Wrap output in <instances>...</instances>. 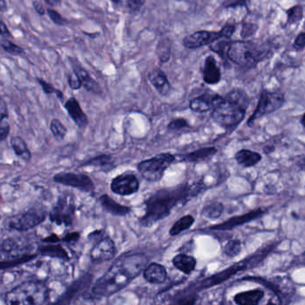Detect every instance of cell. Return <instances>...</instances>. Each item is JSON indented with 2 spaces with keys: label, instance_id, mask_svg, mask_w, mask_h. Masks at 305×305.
I'll list each match as a JSON object with an SVG mask.
<instances>
[{
  "label": "cell",
  "instance_id": "6da1fadb",
  "mask_svg": "<svg viewBox=\"0 0 305 305\" xmlns=\"http://www.w3.org/2000/svg\"><path fill=\"white\" fill-rule=\"evenodd\" d=\"M147 264L148 259L144 254L122 255L94 284L91 294L97 298L112 296L140 276Z\"/></svg>",
  "mask_w": 305,
  "mask_h": 305
},
{
  "label": "cell",
  "instance_id": "7a4b0ae2",
  "mask_svg": "<svg viewBox=\"0 0 305 305\" xmlns=\"http://www.w3.org/2000/svg\"><path fill=\"white\" fill-rule=\"evenodd\" d=\"M204 191L201 183L193 185L182 184L172 188H162L151 195L145 202L146 210L140 219V225L145 228L155 225L171 214L177 205L187 203Z\"/></svg>",
  "mask_w": 305,
  "mask_h": 305
},
{
  "label": "cell",
  "instance_id": "3957f363",
  "mask_svg": "<svg viewBox=\"0 0 305 305\" xmlns=\"http://www.w3.org/2000/svg\"><path fill=\"white\" fill-rule=\"evenodd\" d=\"M49 295L41 281H26L14 287L5 296L6 305H45Z\"/></svg>",
  "mask_w": 305,
  "mask_h": 305
},
{
  "label": "cell",
  "instance_id": "277c9868",
  "mask_svg": "<svg viewBox=\"0 0 305 305\" xmlns=\"http://www.w3.org/2000/svg\"><path fill=\"white\" fill-rule=\"evenodd\" d=\"M276 247V244H269L265 247L260 249L258 252H256L254 255H250L247 258L244 259L243 261L237 262L233 265L230 266L229 268L223 269V271L215 273L212 276H208L207 279L203 280L201 283L199 284L198 287L201 289H208L211 287H215L218 285L225 282L230 278L237 275L241 271H244L245 269H250L253 267L258 265L259 263L264 260L267 257V255L269 253L274 250Z\"/></svg>",
  "mask_w": 305,
  "mask_h": 305
},
{
  "label": "cell",
  "instance_id": "5b68a950",
  "mask_svg": "<svg viewBox=\"0 0 305 305\" xmlns=\"http://www.w3.org/2000/svg\"><path fill=\"white\" fill-rule=\"evenodd\" d=\"M269 50L252 41H231L227 50V58L244 68H251L262 61Z\"/></svg>",
  "mask_w": 305,
  "mask_h": 305
},
{
  "label": "cell",
  "instance_id": "8992f818",
  "mask_svg": "<svg viewBox=\"0 0 305 305\" xmlns=\"http://www.w3.org/2000/svg\"><path fill=\"white\" fill-rule=\"evenodd\" d=\"M246 108L231 100L228 97L217 95L212 112L214 122L225 128L238 125L244 119Z\"/></svg>",
  "mask_w": 305,
  "mask_h": 305
},
{
  "label": "cell",
  "instance_id": "52a82bcc",
  "mask_svg": "<svg viewBox=\"0 0 305 305\" xmlns=\"http://www.w3.org/2000/svg\"><path fill=\"white\" fill-rule=\"evenodd\" d=\"M174 162L175 156L173 154L162 153L140 162L137 164V170L145 180L156 182L162 179L166 170Z\"/></svg>",
  "mask_w": 305,
  "mask_h": 305
},
{
  "label": "cell",
  "instance_id": "ba28073f",
  "mask_svg": "<svg viewBox=\"0 0 305 305\" xmlns=\"http://www.w3.org/2000/svg\"><path fill=\"white\" fill-rule=\"evenodd\" d=\"M285 103V97L280 92H270L263 90L258 101L255 111L248 120V126H253L255 121L280 109Z\"/></svg>",
  "mask_w": 305,
  "mask_h": 305
},
{
  "label": "cell",
  "instance_id": "9c48e42d",
  "mask_svg": "<svg viewBox=\"0 0 305 305\" xmlns=\"http://www.w3.org/2000/svg\"><path fill=\"white\" fill-rule=\"evenodd\" d=\"M75 211L73 198L70 196H62L49 212V219L58 226H71L75 217Z\"/></svg>",
  "mask_w": 305,
  "mask_h": 305
},
{
  "label": "cell",
  "instance_id": "30bf717a",
  "mask_svg": "<svg viewBox=\"0 0 305 305\" xmlns=\"http://www.w3.org/2000/svg\"><path fill=\"white\" fill-rule=\"evenodd\" d=\"M47 216V212L45 209L34 207L24 213L12 218L8 223V226L11 230L24 232L39 226L46 219Z\"/></svg>",
  "mask_w": 305,
  "mask_h": 305
},
{
  "label": "cell",
  "instance_id": "8fae6325",
  "mask_svg": "<svg viewBox=\"0 0 305 305\" xmlns=\"http://www.w3.org/2000/svg\"><path fill=\"white\" fill-rule=\"evenodd\" d=\"M56 183L67 187H74L85 193H91L95 190L93 180L90 177L82 173H60L53 178Z\"/></svg>",
  "mask_w": 305,
  "mask_h": 305
},
{
  "label": "cell",
  "instance_id": "7c38bea8",
  "mask_svg": "<svg viewBox=\"0 0 305 305\" xmlns=\"http://www.w3.org/2000/svg\"><path fill=\"white\" fill-rule=\"evenodd\" d=\"M221 39H225L221 30L218 32L203 30L185 37L182 40V44L188 49H198L202 47L210 46Z\"/></svg>",
  "mask_w": 305,
  "mask_h": 305
},
{
  "label": "cell",
  "instance_id": "4fadbf2b",
  "mask_svg": "<svg viewBox=\"0 0 305 305\" xmlns=\"http://www.w3.org/2000/svg\"><path fill=\"white\" fill-rule=\"evenodd\" d=\"M93 276L91 274H86L80 276L78 280L72 282L67 289L58 298V300L53 301L48 305H71L76 298L79 297L82 292L90 287Z\"/></svg>",
  "mask_w": 305,
  "mask_h": 305
},
{
  "label": "cell",
  "instance_id": "5bb4252c",
  "mask_svg": "<svg viewBox=\"0 0 305 305\" xmlns=\"http://www.w3.org/2000/svg\"><path fill=\"white\" fill-rule=\"evenodd\" d=\"M140 181L133 173H122L112 180L111 190L120 196H131L140 189Z\"/></svg>",
  "mask_w": 305,
  "mask_h": 305
},
{
  "label": "cell",
  "instance_id": "9a60e30c",
  "mask_svg": "<svg viewBox=\"0 0 305 305\" xmlns=\"http://www.w3.org/2000/svg\"><path fill=\"white\" fill-rule=\"evenodd\" d=\"M116 254L115 242L110 237H104L98 241L90 251V260L94 263L109 262Z\"/></svg>",
  "mask_w": 305,
  "mask_h": 305
},
{
  "label": "cell",
  "instance_id": "2e32d148",
  "mask_svg": "<svg viewBox=\"0 0 305 305\" xmlns=\"http://www.w3.org/2000/svg\"><path fill=\"white\" fill-rule=\"evenodd\" d=\"M264 209H256L255 211L243 214V215L235 216L233 218H230L226 221L219 223L218 225H213L210 228L212 230H233L234 228L244 225L245 223L252 221L254 219H257L264 214Z\"/></svg>",
  "mask_w": 305,
  "mask_h": 305
},
{
  "label": "cell",
  "instance_id": "e0dca14e",
  "mask_svg": "<svg viewBox=\"0 0 305 305\" xmlns=\"http://www.w3.org/2000/svg\"><path fill=\"white\" fill-rule=\"evenodd\" d=\"M143 276L148 283L160 285L165 282L168 274L164 266L157 262H152L144 269Z\"/></svg>",
  "mask_w": 305,
  "mask_h": 305
},
{
  "label": "cell",
  "instance_id": "ac0fdd59",
  "mask_svg": "<svg viewBox=\"0 0 305 305\" xmlns=\"http://www.w3.org/2000/svg\"><path fill=\"white\" fill-rule=\"evenodd\" d=\"M203 73V79L206 84L209 85H214L220 81L221 79V72L219 70V66L217 65L215 58L212 56H208L205 58L202 69Z\"/></svg>",
  "mask_w": 305,
  "mask_h": 305
},
{
  "label": "cell",
  "instance_id": "d6986e66",
  "mask_svg": "<svg viewBox=\"0 0 305 305\" xmlns=\"http://www.w3.org/2000/svg\"><path fill=\"white\" fill-rule=\"evenodd\" d=\"M65 108L68 113L69 116L79 128H85L88 125L89 120L86 114L83 112L79 101L77 100L75 97L69 98L68 100L65 102Z\"/></svg>",
  "mask_w": 305,
  "mask_h": 305
},
{
  "label": "cell",
  "instance_id": "ffe728a7",
  "mask_svg": "<svg viewBox=\"0 0 305 305\" xmlns=\"http://www.w3.org/2000/svg\"><path fill=\"white\" fill-rule=\"evenodd\" d=\"M148 79L151 84L155 87V90L158 91L159 94H161L164 97L169 95L172 90V86L165 72L162 71L161 69L156 68L152 70L148 73Z\"/></svg>",
  "mask_w": 305,
  "mask_h": 305
},
{
  "label": "cell",
  "instance_id": "44dd1931",
  "mask_svg": "<svg viewBox=\"0 0 305 305\" xmlns=\"http://www.w3.org/2000/svg\"><path fill=\"white\" fill-rule=\"evenodd\" d=\"M72 68L73 72H75L78 75L83 88H85V90L93 92V93H101V88L98 83L90 76V73L87 72L85 69L83 68L82 66L79 65V63L72 60Z\"/></svg>",
  "mask_w": 305,
  "mask_h": 305
},
{
  "label": "cell",
  "instance_id": "7402d4cb",
  "mask_svg": "<svg viewBox=\"0 0 305 305\" xmlns=\"http://www.w3.org/2000/svg\"><path fill=\"white\" fill-rule=\"evenodd\" d=\"M99 202L104 211L109 212L112 215L126 216L131 211L130 207L119 204L108 195H102L99 198Z\"/></svg>",
  "mask_w": 305,
  "mask_h": 305
},
{
  "label": "cell",
  "instance_id": "603a6c76",
  "mask_svg": "<svg viewBox=\"0 0 305 305\" xmlns=\"http://www.w3.org/2000/svg\"><path fill=\"white\" fill-rule=\"evenodd\" d=\"M264 297L262 289H252L244 291L234 296V301L237 305H259Z\"/></svg>",
  "mask_w": 305,
  "mask_h": 305
},
{
  "label": "cell",
  "instance_id": "cb8c5ba5",
  "mask_svg": "<svg viewBox=\"0 0 305 305\" xmlns=\"http://www.w3.org/2000/svg\"><path fill=\"white\" fill-rule=\"evenodd\" d=\"M173 264L180 272L190 275L197 267V259L186 253H180L173 257Z\"/></svg>",
  "mask_w": 305,
  "mask_h": 305
},
{
  "label": "cell",
  "instance_id": "d4e9b609",
  "mask_svg": "<svg viewBox=\"0 0 305 305\" xmlns=\"http://www.w3.org/2000/svg\"><path fill=\"white\" fill-rule=\"evenodd\" d=\"M216 97L217 95H210V94H205L200 97H195L190 101L189 107L192 111L196 113H199V114L207 113L212 110L215 103Z\"/></svg>",
  "mask_w": 305,
  "mask_h": 305
},
{
  "label": "cell",
  "instance_id": "484cf974",
  "mask_svg": "<svg viewBox=\"0 0 305 305\" xmlns=\"http://www.w3.org/2000/svg\"><path fill=\"white\" fill-rule=\"evenodd\" d=\"M217 149L215 147H204L198 150L193 151L191 153L180 156L181 161L188 162H200L206 161L208 159L212 158L213 155H216Z\"/></svg>",
  "mask_w": 305,
  "mask_h": 305
},
{
  "label": "cell",
  "instance_id": "4316f807",
  "mask_svg": "<svg viewBox=\"0 0 305 305\" xmlns=\"http://www.w3.org/2000/svg\"><path fill=\"white\" fill-rule=\"evenodd\" d=\"M235 159L239 165L243 166L244 168H249L256 165L262 160V156L254 151L242 149L236 154Z\"/></svg>",
  "mask_w": 305,
  "mask_h": 305
},
{
  "label": "cell",
  "instance_id": "83f0119b",
  "mask_svg": "<svg viewBox=\"0 0 305 305\" xmlns=\"http://www.w3.org/2000/svg\"><path fill=\"white\" fill-rule=\"evenodd\" d=\"M41 255L53 258L61 259L65 261H68V253L62 245L58 244H47L40 248Z\"/></svg>",
  "mask_w": 305,
  "mask_h": 305
},
{
  "label": "cell",
  "instance_id": "f1b7e54d",
  "mask_svg": "<svg viewBox=\"0 0 305 305\" xmlns=\"http://www.w3.org/2000/svg\"><path fill=\"white\" fill-rule=\"evenodd\" d=\"M11 147L15 151V155L23 159L24 161H30L32 158V153L28 148L25 141L21 136H13L11 138Z\"/></svg>",
  "mask_w": 305,
  "mask_h": 305
},
{
  "label": "cell",
  "instance_id": "f546056e",
  "mask_svg": "<svg viewBox=\"0 0 305 305\" xmlns=\"http://www.w3.org/2000/svg\"><path fill=\"white\" fill-rule=\"evenodd\" d=\"M172 48H173V41L170 38H164L159 40L155 52L159 61L162 64L169 61L172 56Z\"/></svg>",
  "mask_w": 305,
  "mask_h": 305
},
{
  "label": "cell",
  "instance_id": "4dcf8cb0",
  "mask_svg": "<svg viewBox=\"0 0 305 305\" xmlns=\"http://www.w3.org/2000/svg\"><path fill=\"white\" fill-rule=\"evenodd\" d=\"M195 223V218L190 214H187L178 219L176 223L173 224L170 230V235L172 237H175L184 232L185 230H189L193 226Z\"/></svg>",
  "mask_w": 305,
  "mask_h": 305
},
{
  "label": "cell",
  "instance_id": "1f68e13d",
  "mask_svg": "<svg viewBox=\"0 0 305 305\" xmlns=\"http://www.w3.org/2000/svg\"><path fill=\"white\" fill-rule=\"evenodd\" d=\"M224 211V206L219 202H213L202 209V215L209 219H219Z\"/></svg>",
  "mask_w": 305,
  "mask_h": 305
},
{
  "label": "cell",
  "instance_id": "d6a6232c",
  "mask_svg": "<svg viewBox=\"0 0 305 305\" xmlns=\"http://www.w3.org/2000/svg\"><path fill=\"white\" fill-rule=\"evenodd\" d=\"M83 166H92V167H100L110 168L113 166V158L110 155H99L89 159L82 163Z\"/></svg>",
  "mask_w": 305,
  "mask_h": 305
},
{
  "label": "cell",
  "instance_id": "836d02e7",
  "mask_svg": "<svg viewBox=\"0 0 305 305\" xmlns=\"http://www.w3.org/2000/svg\"><path fill=\"white\" fill-rule=\"evenodd\" d=\"M287 16L289 24H296L303 18V8L300 5H295L287 10Z\"/></svg>",
  "mask_w": 305,
  "mask_h": 305
},
{
  "label": "cell",
  "instance_id": "e575fe53",
  "mask_svg": "<svg viewBox=\"0 0 305 305\" xmlns=\"http://www.w3.org/2000/svg\"><path fill=\"white\" fill-rule=\"evenodd\" d=\"M34 257H35V255H22L21 257H18V258L5 260V261L0 262V269H9V268H12V267L20 265V264H22V263L29 262L31 260H33Z\"/></svg>",
  "mask_w": 305,
  "mask_h": 305
},
{
  "label": "cell",
  "instance_id": "d590c367",
  "mask_svg": "<svg viewBox=\"0 0 305 305\" xmlns=\"http://www.w3.org/2000/svg\"><path fill=\"white\" fill-rule=\"evenodd\" d=\"M242 251V243L238 239H231L224 246V254L228 257L234 258L240 254Z\"/></svg>",
  "mask_w": 305,
  "mask_h": 305
},
{
  "label": "cell",
  "instance_id": "8d00e7d4",
  "mask_svg": "<svg viewBox=\"0 0 305 305\" xmlns=\"http://www.w3.org/2000/svg\"><path fill=\"white\" fill-rule=\"evenodd\" d=\"M197 301H198V294L193 291L173 299V301L169 305H196Z\"/></svg>",
  "mask_w": 305,
  "mask_h": 305
},
{
  "label": "cell",
  "instance_id": "74e56055",
  "mask_svg": "<svg viewBox=\"0 0 305 305\" xmlns=\"http://www.w3.org/2000/svg\"><path fill=\"white\" fill-rule=\"evenodd\" d=\"M50 130L53 136L58 140H64L67 134L66 127L58 119H53L51 121Z\"/></svg>",
  "mask_w": 305,
  "mask_h": 305
},
{
  "label": "cell",
  "instance_id": "f35d334b",
  "mask_svg": "<svg viewBox=\"0 0 305 305\" xmlns=\"http://www.w3.org/2000/svg\"><path fill=\"white\" fill-rule=\"evenodd\" d=\"M145 3H146V0H126L127 8L129 13L132 15H135L140 12Z\"/></svg>",
  "mask_w": 305,
  "mask_h": 305
},
{
  "label": "cell",
  "instance_id": "ab89813d",
  "mask_svg": "<svg viewBox=\"0 0 305 305\" xmlns=\"http://www.w3.org/2000/svg\"><path fill=\"white\" fill-rule=\"evenodd\" d=\"M188 127H189V123L186 119L183 118L174 119L168 124V129L173 130V131L180 130V129L188 128Z\"/></svg>",
  "mask_w": 305,
  "mask_h": 305
},
{
  "label": "cell",
  "instance_id": "60d3db41",
  "mask_svg": "<svg viewBox=\"0 0 305 305\" xmlns=\"http://www.w3.org/2000/svg\"><path fill=\"white\" fill-rule=\"evenodd\" d=\"M1 47L4 48L5 51H7L8 53L13 54H21L24 52L22 47H19L15 44L12 43L8 40H5L1 43Z\"/></svg>",
  "mask_w": 305,
  "mask_h": 305
},
{
  "label": "cell",
  "instance_id": "b9f144b4",
  "mask_svg": "<svg viewBox=\"0 0 305 305\" xmlns=\"http://www.w3.org/2000/svg\"><path fill=\"white\" fill-rule=\"evenodd\" d=\"M47 14L51 20L58 25L65 26L68 23V20H66L64 16H62L58 11H56L54 9H48Z\"/></svg>",
  "mask_w": 305,
  "mask_h": 305
},
{
  "label": "cell",
  "instance_id": "7bdbcfd3",
  "mask_svg": "<svg viewBox=\"0 0 305 305\" xmlns=\"http://www.w3.org/2000/svg\"><path fill=\"white\" fill-rule=\"evenodd\" d=\"M68 84L70 88L73 90H79L82 87L80 79H79V77H78V75L74 72L69 74Z\"/></svg>",
  "mask_w": 305,
  "mask_h": 305
},
{
  "label": "cell",
  "instance_id": "ee69618b",
  "mask_svg": "<svg viewBox=\"0 0 305 305\" xmlns=\"http://www.w3.org/2000/svg\"><path fill=\"white\" fill-rule=\"evenodd\" d=\"M38 81H39L40 86L42 88L44 93L47 94V95L57 93L58 90H57L51 83L47 82V81H46V80L43 79H38Z\"/></svg>",
  "mask_w": 305,
  "mask_h": 305
},
{
  "label": "cell",
  "instance_id": "f6af8a7d",
  "mask_svg": "<svg viewBox=\"0 0 305 305\" xmlns=\"http://www.w3.org/2000/svg\"><path fill=\"white\" fill-rule=\"evenodd\" d=\"M293 47L294 49H302L305 47V32L301 33L300 34H298L297 37L295 38L294 40V44H293Z\"/></svg>",
  "mask_w": 305,
  "mask_h": 305
},
{
  "label": "cell",
  "instance_id": "bcb514c9",
  "mask_svg": "<svg viewBox=\"0 0 305 305\" xmlns=\"http://www.w3.org/2000/svg\"><path fill=\"white\" fill-rule=\"evenodd\" d=\"M221 32H223L225 39H230L236 32V25L231 24V23H228L221 28Z\"/></svg>",
  "mask_w": 305,
  "mask_h": 305
},
{
  "label": "cell",
  "instance_id": "7dc6e473",
  "mask_svg": "<svg viewBox=\"0 0 305 305\" xmlns=\"http://www.w3.org/2000/svg\"><path fill=\"white\" fill-rule=\"evenodd\" d=\"M8 105L6 104L4 99L0 96V123L4 121L5 119L8 118Z\"/></svg>",
  "mask_w": 305,
  "mask_h": 305
},
{
  "label": "cell",
  "instance_id": "c3c4849f",
  "mask_svg": "<svg viewBox=\"0 0 305 305\" xmlns=\"http://www.w3.org/2000/svg\"><path fill=\"white\" fill-rule=\"evenodd\" d=\"M10 133V127L8 123L5 125H0V142H3L7 140Z\"/></svg>",
  "mask_w": 305,
  "mask_h": 305
},
{
  "label": "cell",
  "instance_id": "681fc988",
  "mask_svg": "<svg viewBox=\"0 0 305 305\" xmlns=\"http://www.w3.org/2000/svg\"><path fill=\"white\" fill-rule=\"evenodd\" d=\"M79 234L78 232H73V233L67 234L64 238L63 241H65L66 243H72L75 241L79 240Z\"/></svg>",
  "mask_w": 305,
  "mask_h": 305
},
{
  "label": "cell",
  "instance_id": "f907efd6",
  "mask_svg": "<svg viewBox=\"0 0 305 305\" xmlns=\"http://www.w3.org/2000/svg\"><path fill=\"white\" fill-rule=\"evenodd\" d=\"M44 243H47V244H57L58 242L60 241V238L57 236V235H54V234H52L50 235L49 237H47L46 238H44L43 240Z\"/></svg>",
  "mask_w": 305,
  "mask_h": 305
},
{
  "label": "cell",
  "instance_id": "816d5d0a",
  "mask_svg": "<svg viewBox=\"0 0 305 305\" xmlns=\"http://www.w3.org/2000/svg\"><path fill=\"white\" fill-rule=\"evenodd\" d=\"M0 34L4 35V36L10 35V32L8 31V27H7V25L1 20H0Z\"/></svg>",
  "mask_w": 305,
  "mask_h": 305
},
{
  "label": "cell",
  "instance_id": "f5cc1de1",
  "mask_svg": "<svg viewBox=\"0 0 305 305\" xmlns=\"http://www.w3.org/2000/svg\"><path fill=\"white\" fill-rule=\"evenodd\" d=\"M34 8L36 9V11L38 12L40 15H45V9H44L43 6H42L40 2H35V3H34Z\"/></svg>",
  "mask_w": 305,
  "mask_h": 305
},
{
  "label": "cell",
  "instance_id": "db71d44e",
  "mask_svg": "<svg viewBox=\"0 0 305 305\" xmlns=\"http://www.w3.org/2000/svg\"><path fill=\"white\" fill-rule=\"evenodd\" d=\"M8 10V5L6 0H0V12H6Z\"/></svg>",
  "mask_w": 305,
  "mask_h": 305
},
{
  "label": "cell",
  "instance_id": "11a10c76",
  "mask_svg": "<svg viewBox=\"0 0 305 305\" xmlns=\"http://www.w3.org/2000/svg\"><path fill=\"white\" fill-rule=\"evenodd\" d=\"M48 5H50L52 7H57L58 5L61 3V0H46Z\"/></svg>",
  "mask_w": 305,
  "mask_h": 305
},
{
  "label": "cell",
  "instance_id": "9f6ffc18",
  "mask_svg": "<svg viewBox=\"0 0 305 305\" xmlns=\"http://www.w3.org/2000/svg\"><path fill=\"white\" fill-rule=\"evenodd\" d=\"M274 149H275L274 147H270V146H269V147H264L263 150L265 152V154H269V153H271L272 151H274Z\"/></svg>",
  "mask_w": 305,
  "mask_h": 305
},
{
  "label": "cell",
  "instance_id": "6f0895ef",
  "mask_svg": "<svg viewBox=\"0 0 305 305\" xmlns=\"http://www.w3.org/2000/svg\"><path fill=\"white\" fill-rule=\"evenodd\" d=\"M56 94H57V96H58L60 99H63V97H64V94L62 93L60 90H58V91H57V93Z\"/></svg>",
  "mask_w": 305,
  "mask_h": 305
},
{
  "label": "cell",
  "instance_id": "680465c9",
  "mask_svg": "<svg viewBox=\"0 0 305 305\" xmlns=\"http://www.w3.org/2000/svg\"><path fill=\"white\" fill-rule=\"evenodd\" d=\"M111 2H113L114 4H120L121 3V0H110Z\"/></svg>",
  "mask_w": 305,
  "mask_h": 305
},
{
  "label": "cell",
  "instance_id": "91938a15",
  "mask_svg": "<svg viewBox=\"0 0 305 305\" xmlns=\"http://www.w3.org/2000/svg\"><path fill=\"white\" fill-rule=\"evenodd\" d=\"M301 123H302V125H303V127L305 128V114L303 115V116H302V118H301Z\"/></svg>",
  "mask_w": 305,
  "mask_h": 305
},
{
  "label": "cell",
  "instance_id": "94428289",
  "mask_svg": "<svg viewBox=\"0 0 305 305\" xmlns=\"http://www.w3.org/2000/svg\"><path fill=\"white\" fill-rule=\"evenodd\" d=\"M266 305H276V304H275V303H274V302H273V301H269V302H268V303H267V304H266Z\"/></svg>",
  "mask_w": 305,
  "mask_h": 305
},
{
  "label": "cell",
  "instance_id": "6125c7cd",
  "mask_svg": "<svg viewBox=\"0 0 305 305\" xmlns=\"http://www.w3.org/2000/svg\"><path fill=\"white\" fill-rule=\"evenodd\" d=\"M0 219H1V215H0Z\"/></svg>",
  "mask_w": 305,
  "mask_h": 305
}]
</instances>
